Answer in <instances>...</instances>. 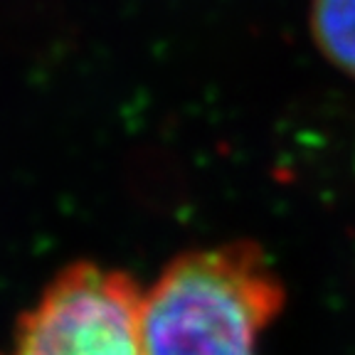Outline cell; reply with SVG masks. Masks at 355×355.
Returning a JSON list of instances; mask_svg holds the SVG:
<instances>
[{"instance_id":"cell-2","label":"cell","mask_w":355,"mask_h":355,"mask_svg":"<svg viewBox=\"0 0 355 355\" xmlns=\"http://www.w3.org/2000/svg\"><path fill=\"white\" fill-rule=\"evenodd\" d=\"M141 299L128 274L74 264L22 313L0 355H146Z\"/></svg>"},{"instance_id":"cell-3","label":"cell","mask_w":355,"mask_h":355,"mask_svg":"<svg viewBox=\"0 0 355 355\" xmlns=\"http://www.w3.org/2000/svg\"><path fill=\"white\" fill-rule=\"evenodd\" d=\"M309 25L318 52L355 79V0H311Z\"/></svg>"},{"instance_id":"cell-1","label":"cell","mask_w":355,"mask_h":355,"mask_svg":"<svg viewBox=\"0 0 355 355\" xmlns=\"http://www.w3.org/2000/svg\"><path fill=\"white\" fill-rule=\"evenodd\" d=\"M286 291L259 244L180 254L141 299L146 355H259Z\"/></svg>"}]
</instances>
